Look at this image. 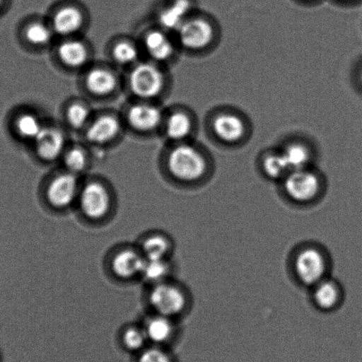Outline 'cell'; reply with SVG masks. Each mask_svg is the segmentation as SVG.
<instances>
[{
  "mask_svg": "<svg viewBox=\"0 0 362 362\" xmlns=\"http://www.w3.org/2000/svg\"><path fill=\"white\" fill-rule=\"evenodd\" d=\"M315 300L318 307L329 310L336 307L339 300L340 293L335 283L322 280L315 286Z\"/></svg>",
  "mask_w": 362,
  "mask_h": 362,
  "instance_id": "cb8c5ba5",
  "label": "cell"
},
{
  "mask_svg": "<svg viewBox=\"0 0 362 362\" xmlns=\"http://www.w3.org/2000/svg\"><path fill=\"white\" fill-rule=\"evenodd\" d=\"M146 258L136 245H124L115 248L108 256V269L119 280L140 279Z\"/></svg>",
  "mask_w": 362,
  "mask_h": 362,
  "instance_id": "5b68a950",
  "label": "cell"
},
{
  "mask_svg": "<svg viewBox=\"0 0 362 362\" xmlns=\"http://www.w3.org/2000/svg\"><path fill=\"white\" fill-rule=\"evenodd\" d=\"M34 142L37 156L47 163L57 160L64 153L65 136L54 127L42 129Z\"/></svg>",
  "mask_w": 362,
  "mask_h": 362,
  "instance_id": "8fae6325",
  "label": "cell"
},
{
  "mask_svg": "<svg viewBox=\"0 0 362 362\" xmlns=\"http://www.w3.org/2000/svg\"><path fill=\"white\" fill-rule=\"evenodd\" d=\"M284 189L293 200L308 202L317 196L320 182L317 175L307 168H302L289 172L284 181Z\"/></svg>",
  "mask_w": 362,
  "mask_h": 362,
  "instance_id": "ba28073f",
  "label": "cell"
},
{
  "mask_svg": "<svg viewBox=\"0 0 362 362\" xmlns=\"http://www.w3.org/2000/svg\"><path fill=\"white\" fill-rule=\"evenodd\" d=\"M136 245L146 259L170 258L174 248L170 235L160 230L146 232Z\"/></svg>",
  "mask_w": 362,
  "mask_h": 362,
  "instance_id": "7c38bea8",
  "label": "cell"
},
{
  "mask_svg": "<svg viewBox=\"0 0 362 362\" xmlns=\"http://www.w3.org/2000/svg\"><path fill=\"white\" fill-rule=\"evenodd\" d=\"M127 119L129 125L139 132H151L160 124L163 112L156 105L136 104L129 109Z\"/></svg>",
  "mask_w": 362,
  "mask_h": 362,
  "instance_id": "4fadbf2b",
  "label": "cell"
},
{
  "mask_svg": "<svg viewBox=\"0 0 362 362\" xmlns=\"http://www.w3.org/2000/svg\"><path fill=\"white\" fill-rule=\"evenodd\" d=\"M119 339L126 350L140 353L149 344L141 323H129L122 327Z\"/></svg>",
  "mask_w": 362,
  "mask_h": 362,
  "instance_id": "7402d4cb",
  "label": "cell"
},
{
  "mask_svg": "<svg viewBox=\"0 0 362 362\" xmlns=\"http://www.w3.org/2000/svg\"><path fill=\"white\" fill-rule=\"evenodd\" d=\"M129 88L135 96L143 100L159 96L164 87V75L153 63H139L133 68L129 78Z\"/></svg>",
  "mask_w": 362,
  "mask_h": 362,
  "instance_id": "8992f818",
  "label": "cell"
},
{
  "mask_svg": "<svg viewBox=\"0 0 362 362\" xmlns=\"http://www.w3.org/2000/svg\"><path fill=\"white\" fill-rule=\"evenodd\" d=\"M76 206L87 221L93 223L105 221L110 216L114 207L110 188L97 179L83 182Z\"/></svg>",
  "mask_w": 362,
  "mask_h": 362,
  "instance_id": "6da1fadb",
  "label": "cell"
},
{
  "mask_svg": "<svg viewBox=\"0 0 362 362\" xmlns=\"http://www.w3.org/2000/svg\"><path fill=\"white\" fill-rule=\"evenodd\" d=\"M303 1H315V0H303Z\"/></svg>",
  "mask_w": 362,
  "mask_h": 362,
  "instance_id": "836d02e7",
  "label": "cell"
},
{
  "mask_svg": "<svg viewBox=\"0 0 362 362\" xmlns=\"http://www.w3.org/2000/svg\"><path fill=\"white\" fill-rule=\"evenodd\" d=\"M112 58L119 64H133L139 58V50L136 45L129 41H121L115 45L112 51Z\"/></svg>",
  "mask_w": 362,
  "mask_h": 362,
  "instance_id": "83f0119b",
  "label": "cell"
},
{
  "mask_svg": "<svg viewBox=\"0 0 362 362\" xmlns=\"http://www.w3.org/2000/svg\"><path fill=\"white\" fill-rule=\"evenodd\" d=\"M144 45L146 52L154 61L163 62L173 55V43L163 31H151L145 37Z\"/></svg>",
  "mask_w": 362,
  "mask_h": 362,
  "instance_id": "d6986e66",
  "label": "cell"
},
{
  "mask_svg": "<svg viewBox=\"0 0 362 362\" xmlns=\"http://www.w3.org/2000/svg\"><path fill=\"white\" fill-rule=\"evenodd\" d=\"M361 80H362V75H361Z\"/></svg>",
  "mask_w": 362,
  "mask_h": 362,
  "instance_id": "e575fe53",
  "label": "cell"
},
{
  "mask_svg": "<svg viewBox=\"0 0 362 362\" xmlns=\"http://www.w3.org/2000/svg\"><path fill=\"white\" fill-rule=\"evenodd\" d=\"M121 131L119 119L111 115H101L88 126L86 138L93 144L112 141Z\"/></svg>",
  "mask_w": 362,
  "mask_h": 362,
  "instance_id": "9a60e30c",
  "label": "cell"
},
{
  "mask_svg": "<svg viewBox=\"0 0 362 362\" xmlns=\"http://www.w3.org/2000/svg\"><path fill=\"white\" fill-rule=\"evenodd\" d=\"M0 2H1V0H0Z\"/></svg>",
  "mask_w": 362,
  "mask_h": 362,
  "instance_id": "d590c367",
  "label": "cell"
},
{
  "mask_svg": "<svg viewBox=\"0 0 362 362\" xmlns=\"http://www.w3.org/2000/svg\"><path fill=\"white\" fill-rule=\"evenodd\" d=\"M339 1H353V0H339Z\"/></svg>",
  "mask_w": 362,
  "mask_h": 362,
  "instance_id": "d6a6232c",
  "label": "cell"
},
{
  "mask_svg": "<svg viewBox=\"0 0 362 362\" xmlns=\"http://www.w3.org/2000/svg\"><path fill=\"white\" fill-rule=\"evenodd\" d=\"M327 263L325 256L316 248H305L295 259L298 279L308 286H316L325 277Z\"/></svg>",
  "mask_w": 362,
  "mask_h": 362,
  "instance_id": "52a82bcc",
  "label": "cell"
},
{
  "mask_svg": "<svg viewBox=\"0 0 362 362\" xmlns=\"http://www.w3.org/2000/svg\"><path fill=\"white\" fill-rule=\"evenodd\" d=\"M63 163H64L65 170L79 177L88 166L87 154L80 147H73L63 156Z\"/></svg>",
  "mask_w": 362,
  "mask_h": 362,
  "instance_id": "4316f807",
  "label": "cell"
},
{
  "mask_svg": "<svg viewBox=\"0 0 362 362\" xmlns=\"http://www.w3.org/2000/svg\"><path fill=\"white\" fill-rule=\"evenodd\" d=\"M146 301L150 312L175 319L187 308L188 298L184 288L170 279L147 287Z\"/></svg>",
  "mask_w": 362,
  "mask_h": 362,
  "instance_id": "7a4b0ae2",
  "label": "cell"
},
{
  "mask_svg": "<svg viewBox=\"0 0 362 362\" xmlns=\"http://www.w3.org/2000/svg\"><path fill=\"white\" fill-rule=\"evenodd\" d=\"M83 15L75 6H64L56 11L52 18V30L61 36H70L81 30Z\"/></svg>",
  "mask_w": 362,
  "mask_h": 362,
  "instance_id": "5bb4252c",
  "label": "cell"
},
{
  "mask_svg": "<svg viewBox=\"0 0 362 362\" xmlns=\"http://www.w3.org/2000/svg\"><path fill=\"white\" fill-rule=\"evenodd\" d=\"M282 153L291 171L307 168L310 160V153L307 148L298 144L287 146Z\"/></svg>",
  "mask_w": 362,
  "mask_h": 362,
  "instance_id": "484cf974",
  "label": "cell"
},
{
  "mask_svg": "<svg viewBox=\"0 0 362 362\" xmlns=\"http://www.w3.org/2000/svg\"><path fill=\"white\" fill-rule=\"evenodd\" d=\"M90 110L87 105L82 103H75L70 105L66 111V119L74 129L84 127L89 122Z\"/></svg>",
  "mask_w": 362,
  "mask_h": 362,
  "instance_id": "4dcf8cb0",
  "label": "cell"
},
{
  "mask_svg": "<svg viewBox=\"0 0 362 362\" xmlns=\"http://www.w3.org/2000/svg\"><path fill=\"white\" fill-rule=\"evenodd\" d=\"M86 86L91 93L105 96L112 93L117 86V78L111 70L96 68L90 70L86 77Z\"/></svg>",
  "mask_w": 362,
  "mask_h": 362,
  "instance_id": "ac0fdd59",
  "label": "cell"
},
{
  "mask_svg": "<svg viewBox=\"0 0 362 362\" xmlns=\"http://www.w3.org/2000/svg\"><path fill=\"white\" fill-rule=\"evenodd\" d=\"M191 8V0H175L160 12L159 21L161 26L164 29L177 30L188 19L187 16Z\"/></svg>",
  "mask_w": 362,
  "mask_h": 362,
  "instance_id": "ffe728a7",
  "label": "cell"
},
{
  "mask_svg": "<svg viewBox=\"0 0 362 362\" xmlns=\"http://www.w3.org/2000/svg\"><path fill=\"white\" fill-rule=\"evenodd\" d=\"M168 170L179 181H198L205 175L206 161L195 147L181 145L171 150L168 157Z\"/></svg>",
  "mask_w": 362,
  "mask_h": 362,
  "instance_id": "3957f363",
  "label": "cell"
},
{
  "mask_svg": "<svg viewBox=\"0 0 362 362\" xmlns=\"http://www.w3.org/2000/svg\"><path fill=\"white\" fill-rule=\"evenodd\" d=\"M52 30L44 23H33L27 27L25 37L30 44L43 45L52 40Z\"/></svg>",
  "mask_w": 362,
  "mask_h": 362,
  "instance_id": "f546056e",
  "label": "cell"
},
{
  "mask_svg": "<svg viewBox=\"0 0 362 362\" xmlns=\"http://www.w3.org/2000/svg\"><path fill=\"white\" fill-rule=\"evenodd\" d=\"M192 119L182 112H175L168 117L166 132L168 139L173 141H182L191 134Z\"/></svg>",
  "mask_w": 362,
  "mask_h": 362,
  "instance_id": "603a6c76",
  "label": "cell"
},
{
  "mask_svg": "<svg viewBox=\"0 0 362 362\" xmlns=\"http://www.w3.org/2000/svg\"><path fill=\"white\" fill-rule=\"evenodd\" d=\"M213 129L218 138L223 141L234 143L244 136L245 124L238 116L223 114L214 119Z\"/></svg>",
  "mask_w": 362,
  "mask_h": 362,
  "instance_id": "e0dca14e",
  "label": "cell"
},
{
  "mask_svg": "<svg viewBox=\"0 0 362 362\" xmlns=\"http://www.w3.org/2000/svg\"><path fill=\"white\" fill-rule=\"evenodd\" d=\"M175 320L150 312L141 323L151 344L163 346L170 342L177 332Z\"/></svg>",
  "mask_w": 362,
  "mask_h": 362,
  "instance_id": "30bf717a",
  "label": "cell"
},
{
  "mask_svg": "<svg viewBox=\"0 0 362 362\" xmlns=\"http://www.w3.org/2000/svg\"><path fill=\"white\" fill-rule=\"evenodd\" d=\"M16 131L23 139L34 140L44 128L40 118L33 114H24L16 119Z\"/></svg>",
  "mask_w": 362,
  "mask_h": 362,
  "instance_id": "d4e9b609",
  "label": "cell"
},
{
  "mask_svg": "<svg viewBox=\"0 0 362 362\" xmlns=\"http://www.w3.org/2000/svg\"><path fill=\"white\" fill-rule=\"evenodd\" d=\"M179 42L189 50H200L207 47L214 37L212 25L200 18L187 19L177 30Z\"/></svg>",
  "mask_w": 362,
  "mask_h": 362,
  "instance_id": "9c48e42d",
  "label": "cell"
},
{
  "mask_svg": "<svg viewBox=\"0 0 362 362\" xmlns=\"http://www.w3.org/2000/svg\"><path fill=\"white\" fill-rule=\"evenodd\" d=\"M138 362H173L170 354L163 346L151 344L139 353Z\"/></svg>",
  "mask_w": 362,
  "mask_h": 362,
  "instance_id": "1f68e13d",
  "label": "cell"
},
{
  "mask_svg": "<svg viewBox=\"0 0 362 362\" xmlns=\"http://www.w3.org/2000/svg\"><path fill=\"white\" fill-rule=\"evenodd\" d=\"M57 52L62 62L73 69L83 66L89 57V52H88L86 45L82 41L76 40L62 42L59 45Z\"/></svg>",
  "mask_w": 362,
  "mask_h": 362,
  "instance_id": "44dd1931",
  "label": "cell"
},
{
  "mask_svg": "<svg viewBox=\"0 0 362 362\" xmlns=\"http://www.w3.org/2000/svg\"><path fill=\"white\" fill-rule=\"evenodd\" d=\"M78 175L64 170L54 175L45 185L44 198L52 209L64 211L76 206L81 186Z\"/></svg>",
  "mask_w": 362,
  "mask_h": 362,
  "instance_id": "277c9868",
  "label": "cell"
},
{
  "mask_svg": "<svg viewBox=\"0 0 362 362\" xmlns=\"http://www.w3.org/2000/svg\"><path fill=\"white\" fill-rule=\"evenodd\" d=\"M263 168L269 177L279 179L289 174L290 168L288 166L283 153L272 154L265 158L263 161Z\"/></svg>",
  "mask_w": 362,
  "mask_h": 362,
  "instance_id": "f1b7e54d",
  "label": "cell"
},
{
  "mask_svg": "<svg viewBox=\"0 0 362 362\" xmlns=\"http://www.w3.org/2000/svg\"><path fill=\"white\" fill-rule=\"evenodd\" d=\"M174 265L170 258L146 259L139 280L150 287L172 279Z\"/></svg>",
  "mask_w": 362,
  "mask_h": 362,
  "instance_id": "2e32d148",
  "label": "cell"
}]
</instances>
